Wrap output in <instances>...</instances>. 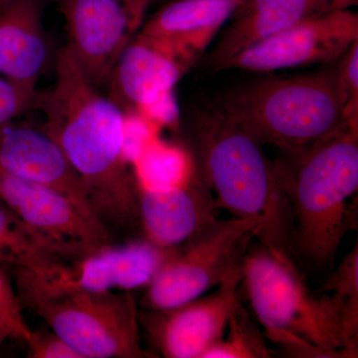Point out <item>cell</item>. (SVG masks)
Listing matches in <instances>:
<instances>
[{"label": "cell", "instance_id": "1", "mask_svg": "<svg viewBox=\"0 0 358 358\" xmlns=\"http://www.w3.org/2000/svg\"><path fill=\"white\" fill-rule=\"evenodd\" d=\"M43 129L82 179L92 209L113 230L141 226L138 192L124 154L126 112L101 93L67 48L55 58V81L39 93Z\"/></svg>", "mask_w": 358, "mask_h": 358}, {"label": "cell", "instance_id": "2", "mask_svg": "<svg viewBox=\"0 0 358 358\" xmlns=\"http://www.w3.org/2000/svg\"><path fill=\"white\" fill-rule=\"evenodd\" d=\"M194 124L200 171L217 208L234 218L260 221L257 239L291 258V206L262 143L216 102L197 110Z\"/></svg>", "mask_w": 358, "mask_h": 358}, {"label": "cell", "instance_id": "3", "mask_svg": "<svg viewBox=\"0 0 358 358\" xmlns=\"http://www.w3.org/2000/svg\"><path fill=\"white\" fill-rule=\"evenodd\" d=\"M273 164L291 206L292 252L317 267L331 265L355 225L358 131L343 129Z\"/></svg>", "mask_w": 358, "mask_h": 358}, {"label": "cell", "instance_id": "4", "mask_svg": "<svg viewBox=\"0 0 358 358\" xmlns=\"http://www.w3.org/2000/svg\"><path fill=\"white\" fill-rule=\"evenodd\" d=\"M216 103L263 145L285 154L350 129L336 67L260 78L226 92Z\"/></svg>", "mask_w": 358, "mask_h": 358}, {"label": "cell", "instance_id": "5", "mask_svg": "<svg viewBox=\"0 0 358 358\" xmlns=\"http://www.w3.org/2000/svg\"><path fill=\"white\" fill-rule=\"evenodd\" d=\"M266 336L296 357H352L346 350L343 303L336 294L315 298L289 257L261 244L249 249L242 282Z\"/></svg>", "mask_w": 358, "mask_h": 358}, {"label": "cell", "instance_id": "6", "mask_svg": "<svg viewBox=\"0 0 358 358\" xmlns=\"http://www.w3.org/2000/svg\"><path fill=\"white\" fill-rule=\"evenodd\" d=\"M14 287L23 308L84 358L152 357L141 346L138 307L129 291H87L58 274L25 268H14Z\"/></svg>", "mask_w": 358, "mask_h": 358}, {"label": "cell", "instance_id": "7", "mask_svg": "<svg viewBox=\"0 0 358 358\" xmlns=\"http://www.w3.org/2000/svg\"><path fill=\"white\" fill-rule=\"evenodd\" d=\"M261 229L253 219H214L195 233L181 249H173L148 286L145 307L176 308L218 286L243 266L251 241Z\"/></svg>", "mask_w": 358, "mask_h": 358}, {"label": "cell", "instance_id": "8", "mask_svg": "<svg viewBox=\"0 0 358 358\" xmlns=\"http://www.w3.org/2000/svg\"><path fill=\"white\" fill-rule=\"evenodd\" d=\"M0 199L73 265L113 243V233L58 190L0 169Z\"/></svg>", "mask_w": 358, "mask_h": 358}, {"label": "cell", "instance_id": "9", "mask_svg": "<svg viewBox=\"0 0 358 358\" xmlns=\"http://www.w3.org/2000/svg\"><path fill=\"white\" fill-rule=\"evenodd\" d=\"M358 41L352 9L327 10L301 21L233 56L221 68L270 73L313 64H334Z\"/></svg>", "mask_w": 358, "mask_h": 358}, {"label": "cell", "instance_id": "10", "mask_svg": "<svg viewBox=\"0 0 358 358\" xmlns=\"http://www.w3.org/2000/svg\"><path fill=\"white\" fill-rule=\"evenodd\" d=\"M69 43L66 45L96 86L109 83L117 59L145 21L140 0H57Z\"/></svg>", "mask_w": 358, "mask_h": 358}, {"label": "cell", "instance_id": "11", "mask_svg": "<svg viewBox=\"0 0 358 358\" xmlns=\"http://www.w3.org/2000/svg\"><path fill=\"white\" fill-rule=\"evenodd\" d=\"M242 268L224 278L217 291L178 307L155 310L150 333L162 355L169 358H203L224 338L231 315L241 303Z\"/></svg>", "mask_w": 358, "mask_h": 358}, {"label": "cell", "instance_id": "12", "mask_svg": "<svg viewBox=\"0 0 358 358\" xmlns=\"http://www.w3.org/2000/svg\"><path fill=\"white\" fill-rule=\"evenodd\" d=\"M171 45L136 33L110 75V98L126 113L150 115L173 101V90L194 66Z\"/></svg>", "mask_w": 358, "mask_h": 358}, {"label": "cell", "instance_id": "13", "mask_svg": "<svg viewBox=\"0 0 358 358\" xmlns=\"http://www.w3.org/2000/svg\"><path fill=\"white\" fill-rule=\"evenodd\" d=\"M0 169L16 178L58 190L89 217L100 221L92 209L83 181L44 129L15 122L0 127Z\"/></svg>", "mask_w": 358, "mask_h": 358}, {"label": "cell", "instance_id": "14", "mask_svg": "<svg viewBox=\"0 0 358 358\" xmlns=\"http://www.w3.org/2000/svg\"><path fill=\"white\" fill-rule=\"evenodd\" d=\"M138 190L141 226L157 246L178 247L216 219L217 205L199 166L185 185Z\"/></svg>", "mask_w": 358, "mask_h": 358}, {"label": "cell", "instance_id": "15", "mask_svg": "<svg viewBox=\"0 0 358 358\" xmlns=\"http://www.w3.org/2000/svg\"><path fill=\"white\" fill-rule=\"evenodd\" d=\"M43 0L0 1V77L37 89L51 58Z\"/></svg>", "mask_w": 358, "mask_h": 358}, {"label": "cell", "instance_id": "16", "mask_svg": "<svg viewBox=\"0 0 358 358\" xmlns=\"http://www.w3.org/2000/svg\"><path fill=\"white\" fill-rule=\"evenodd\" d=\"M174 248L157 246L148 239L124 246L110 245L68 266L58 275L73 286L96 293L148 287Z\"/></svg>", "mask_w": 358, "mask_h": 358}, {"label": "cell", "instance_id": "17", "mask_svg": "<svg viewBox=\"0 0 358 358\" xmlns=\"http://www.w3.org/2000/svg\"><path fill=\"white\" fill-rule=\"evenodd\" d=\"M245 0H169L138 33L171 45L196 64Z\"/></svg>", "mask_w": 358, "mask_h": 358}, {"label": "cell", "instance_id": "18", "mask_svg": "<svg viewBox=\"0 0 358 358\" xmlns=\"http://www.w3.org/2000/svg\"><path fill=\"white\" fill-rule=\"evenodd\" d=\"M331 0H245L221 33L206 66L220 71L233 56L301 21L329 10Z\"/></svg>", "mask_w": 358, "mask_h": 358}, {"label": "cell", "instance_id": "19", "mask_svg": "<svg viewBox=\"0 0 358 358\" xmlns=\"http://www.w3.org/2000/svg\"><path fill=\"white\" fill-rule=\"evenodd\" d=\"M0 265L55 275L70 264L0 199Z\"/></svg>", "mask_w": 358, "mask_h": 358}, {"label": "cell", "instance_id": "20", "mask_svg": "<svg viewBox=\"0 0 358 358\" xmlns=\"http://www.w3.org/2000/svg\"><path fill=\"white\" fill-rule=\"evenodd\" d=\"M138 188H167L187 183L199 164L182 148L154 138L131 164Z\"/></svg>", "mask_w": 358, "mask_h": 358}, {"label": "cell", "instance_id": "21", "mask_svg": "<svg viewBox=\"0 0 358 358\" xmlns=\"http://www.w3.org/2000/svg\"><path fill=\"white\" fill-rule=\"evenodd\" d=\"M226 331V338L212 346L203 358L272 357L263 334L241 305L231 315Z\"/></svg>", "mask_w": 358, "mask_h": 358}, {"label": "cell", "instance_id": "22", "mask_svg": "<svg viewBox=\"0 0 358 358\" xmlns=\"http://www.w3.org/2000/svg\"><path fill=\"white\" fill-rule=\"evenodd\" d=\"M324 291L333 292L343 303V327L345 348L353 357L357 355L358 341V250L343 259L324 284Z\"/></svg>", "mask_w": 358, "mask_h": 358}, {"label": "cell", "instance_id": "23", "mask_svg": "<svg viewBox=\"0 0 358 358\" xmlns=\"http://www.w3.org/2000/svg\"><path fill=\"white\" fill-rule=\"evenodd\" d=\"M31 334L15 287L0 265V352L7 341L25 343Z\"/></svg>", "mask_w": 358, "mask_h": 358}, {"label": "cell", "instance_id": "24", "mask_svg": "<svg viewBox=\"0 0 358 358\" xmlns=\"http://www.w3.org/2000/svg\"><path fill=\"white\" fill-rule=\"evenodd\" d=\"M39 92L0 77V127L15 122L33 106Z\"/></svg>", "mask_w": 358, "mask_h": 358}, {"label": "cell", "instance_id": "25", "mask_svg": "<svg viewBox=\"0 0 358 358\" xmlns=\"http://www.w3.org/2000/svg\"><path fill=\"white\" fill-rule=\"evenodd\" d=\"M345 96L348 127L358 131V41L336 63Z\"/></svg>", "mask_w": 358, "mask_h": 358}, {"label": "cell", "instance_id": "26", "mask_svg": "<svg viewBox=\"0 0 358 358\" xmlns=\"http://www.w3.org/2000/svg\"><path fill=\"white\" fill-rule=\"evenodd\" d=\"M30 358H84L54 331H33L26 341Z\"/></svg>", "mask_w": 358, "mask_h": 358}, {"label": "cell", "instance_id": "27", "mask_svg": "<svg viewBox=\"0 0 358 358\" xmlns=\"http://www.w3.org/2000/svg\"><path fill=\"white\" fill-rule=\"evenodd\" d=\"M358 0H331L329 10H339V9H350L357 6Z\"/></svg>", "mask_w": 358, "mask_h": 358}, {"label": "cell", "instance_id": "28", "mask_svg": "<svg viewBox=\"0 0 358 358\" xmlns=\"http://www.w3.org/2000/svg\"><path fill=\"white\" fill-rule=\"evenodd\" d=\"M164 1V0H141V3L145 7L150 6V4L155 3V2Z\"/></svg>", "mask_w": 358, "mask_h": 358}, {"label": "cell", "instance_id": "29", "mask_svg": "<svg viewBox=\"0 0 358 358\" xmlns=\"http://www.w3.org/2000/svg\"><path fill=\"white\" fill-rule=\"evenodd\" d=\"M0 1H2V0H0Z\"/></svg>", "mask_w": 358, "mask_h": 358}]
</instances>
